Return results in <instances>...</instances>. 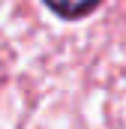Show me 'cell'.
Instances as JSON below:
<instances>
[{
    "label": "cell",
    "instance_id": "obj_1",
    "mask_svg": "<svg viewBox=\"0 0 126 129\" xmlns=\"http://www.w3.org/2000/svg\"><path fill=\"white\" fill-rule=\"evenodd\" d=\"M57 18H66V21H78V18H87L102 0H42Z\"/></svg>",
    "mask_w": 126,
    "mask_h": 129
}]
</instances>
